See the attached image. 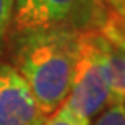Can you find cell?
<instances>
[{
  "instance_id": "9",
  "label": "cell",
  "mask_w": 125,
  "mask_h": 125,
  "mask_svg": "<svg viewBox=\"0 0 125 125\" xmlns=\"http://www.w3.org/2000/svg\"><path fill=\"white\" fill-rule=\"evenodd\" d=\"M13 8H15V0H0V42L3 39L7 29L11 24Z\"/></svg>"
},
{
  "instance_id": "6",
  "label": "cell",
  "mask_w": 125,
  "mask_h": 125,
  "mask_svg": "<svg viewBox=\"0 0 125 125\" xmlns=\"http://www.w3.org/2000/svg\"><path fill=\"white\" fill-rule=\"evenodd\" d=\"M97 31L106 37H120L125 41V20L102 7V13L96 23Z\"/></svg>"
},
{
  "instance_id": "5",
  "label": "cell",
  "mask_w": 125,
  "mask_h": 125,
  "mask_svg": "<svg viewBox=\"0 0 125 125\" xmlns=\"http://www.w3.org/2000/svg\"><path fill=\"white\" fill-rule=\"evenodd\" d=\"M101 55L114 101H125V52L101 34Z\"/></svg>"
},
{
  "instance_id": "3",
  "label": "cell",
  "mask_w": 125,
  "mask_h": 125,
  "mask_svg": "<svg viewBox=\"0 0 125 125\" xmlns=\"http://www.w3.org/2000/svg\"><path fill=\"white\" fill-rule=\"evenodd\" d=\"M102 13L99 0H15V32L52 26L94 29Z\"/></svg>"
},
{
  "instance_id": "4",
  "label": "cell",
  "mask_w": 125,
  "mask_h": 125,
  "mask_svg": "<svg viewBox=\"0 0 125 125\" xmlns=\"http://www.w3.org/2000/svg\"><path fill=\"white\" fill-rule=\"evenodd\" d=\"M46 119L18 70L0 62V125H42Z\"/></svg>"
},
{
  "instance_id": "10",
  "label": "cell",
  "mask_w": 125,
  "mask_h": 125,
  "mask_svg": "<svg viewBox=\"0 0 125 125\" xmlns=\"http://www.w3.org/2000/svg\"><path fill=\"white\" fill-rule=\"evenodd\" d=\"M99 3L109 11H112L117 16H120L122 20H125V0H99Z\"/></svg>"
},
{
  "instance_id": "2",
  "label": "cell",
  "mask_w": 125,
  "mask_h": 125,
  "mask_svg": "<svg viewBox=\"0 0 125 125\" xmlns=\"http://www.w3.org/2000/svg\"><path fill=\"white\" fill-rule=\"evenodd\" d=\"M112 101L101 55V32L97 29H81L72 88L63 104L75 114L91 120Z\"/></svg>"
},
{
  "instance_id": "7",
  "label": "cell",
  "mask_w": 125,
  "mask_h": 125,
  "mask_svg": "<svg viewBox=\"0 0 125 125\" xmlns=\"http://www.w3.org/2000/svg\"><path fill=\"white\" fill-rule=\"evenodd\" d=\"M93 125H125V101H112L97 114Z\"/></svg>"
},
{
  "instance_id": "1",
  "label": "cell",
  "mask_w": 125,
  "mask_h": 125,
  "mask_svg": "<svg viewBox=\"0 0 125 125\" xmlns=\"http://www.w3.org/2000/svg\"><path fill=\"white\" fill-rule=\"evenodd\" d=\"M80 31L72 26H52L16 32L13 41V67L29 84L47 117L63 104L70 93Z\"/></svg>"
},
{
  "instance_id": "11",
  "label": "cell",
  "mask_w": 125,
  "mask_h": 125,
  "mask_svg": "<svg viewBox=\"0 0 125 125\" xmlns=\"http://www.w3.org/2000/svg\"><path fill=\"white\" fill-rule=\"evenodd\" d=\"M104 37H106V36H104ZM106 39L111 42V44H114L117 49H120V51L125 52V41H124V39H120V37H106Z\"/></svg>"
},
{
  "instance_id": "8",
  "label": "cell",
  "mask_w": 125,
  "mask_h": 125,
  "mask_svg": "<svg viewBox=\"0 0 125 125\" xmlns=\"http://www.w3.org/2000/svg\"><path fill=\"white\" fill-rule=\"evenodd\" d=\"M42 125H91V120L75 114L65 104H62L54 114L47 117Z\"/></svg>"
}]
</instances>
